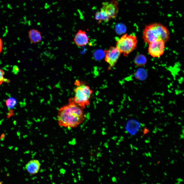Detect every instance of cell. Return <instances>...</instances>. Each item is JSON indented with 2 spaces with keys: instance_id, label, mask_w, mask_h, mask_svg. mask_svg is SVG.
Returning <instances> with one entry per match:
<instances>
[{
  "instance_id": "obj_1",
  "label": "cell",
  "mask_w": 184,
  "mask_h": 184,
  "mask_svg": "<svg viewBox=\"0 0 184 184\" xmlns=\"http://www.w3.org/2000/svg\"><path fill=\"white\" fill-rule=\"evenodd\" d=\"M85 117L83 109L73 103H69L58 111V121L62 127H76L84 122Z\"/></svg>"
},
{
  "instance_id": "obj_2",
  "label": "cell",
  "mask_w": 184,
  "mask_h": 184,
  "mask_svg": "<svg viewBox=\"0 0 184 184\" xmlns=\"http://www.w3.org/2000/svg\"><path fill=\"white\" fill-rule=\"evenodd\" d=\"M170 35L169 31L165 26L155 23L145 26L143 38L145 42L148 44L158 39L162 40L165 43L169 39Z\"/></svg>"
},
{
  "instance_id": "obj_3",
  "label": "cell",
  "mask_w": 184,
  "mask_h": 184,
  "mask_svg": "<svg viewBox=\"0 0 184 184\" xmlns=\"http://www.w3.org/2000/svg\"><path fill=\"white\" fill-rule=\"evenodd\" d=\"M77 86L74 90V97L69 99V103H74L82 109L90 104L93 91L90 87L78 81L75 83Z\"/></svg>"
},
{
  "instance_id": "obj_4",
  "label": "cell",
  "mask_w": 184,
  "mask_h": 184,
  "mask_svg": "<svg viewBox=\"0 0 184 184\" xmlns=\"http://www.w3.org/2000/svg\"><path fill=\"white\" fill-rule=\"evenodd\" d=\"M137 44V38L136 35L126 34L117 41L116 47L121 53L126 56L136 49Z\"/></svg>"
},
{
  "instance_id": "obj_5",
  "label": "cell",
  "mask_w": 184,
  "mask_h": 184,
  "mask_svg": "<svg viewBox=\"0 0 184 184\" xmlns=\"http://www.w3.org/2000/svg\"><path fill=\"white\" fill-rule=\"evenodd\" d=\"M165 42L161 39L157 40L149 44V54L153 57H159L164 54Z\"/></svg>"
},
{
  "instance_id": "obj_6",
  "label": "cell",
  "mask_w": 184,
  "mask_h": 184,
  "mask_svg": "<svg viewBox=\"0 0 184 184\" xmlns=\"http://www.w3.org/2000/svg\"><path fill=\"white\" fill-rule=\"evenodd\" d=\"M105 61L109 65V68L114 66L117 61L121 52L116 47H110L108 49L104 51Z\"/></svg>"
},
{
  "instance_id": "obj_7",
  "label": "cell",
  "mask_w": 184,
  "mask_h": 184,
  "mask_svg": "<svg viewBox=\"0 0 184 184\" xmlns=\"http://www.w3.org/2000/svg\"><path fill=\"white\" fill-rule=\"evenodd\" d=\"M119 2L118 0H112L110 2H104L101 10L107 13L111 19L117 16L119 11Z\"/></svg>"
},
{
  "instance_id": "obj_8",
  "label": "cell",
  "mask_w": 184,
  "mask_h": 184,
  "mask_svg": "<svg viewBox=\"0 0 184 184\" xmlns=\"http://www.w3.org/2000/svg\"><path fill=\"white\" fill-rule=\"evenodd\" d=\"M89 40L86 31L79 30L76 35L74 41L77 46H83L86 45L89 43Z\"/></svg>"
},
{
  "instance_id": "obj_9",
  "label": "cell",
  "mask_w": 184,
  "mask_h": 184,
  "mask_svg": "<svg viewBox=\"0 0 184 184\" xmlns=\"http://www.w3.org/2000/svg\"><path fill=\"white\" fill-rule=\"evenodd\" d=\"M41 165L39 161L37 160H32L28 162L25 166V169L31 175L35 174L40 170Z\"/></svg>"
},
{
  "instance_id": "obj_10",
  "label": "cell",
  "mask_w": 184,
  "mask_h": 184,
  "mask_svg": "<svg viewBox=\"0 0 184 184\" xmlns=\"http://www.w3.org/2000/svg\"><path fill=\"white\" fill-rule=\"evenodd\" d=\"M141 125L137 121L132 119L127 122L126 125V129L130 134L135 135L139 130Z\"/></svg>"
},
{
  "instance_id": "obj_11",
  "label": "cell",
  "mask_w": 184,
  "mask_h": 184,
  "mask_svg": "<svg viewBox=\"0 0 184 184\" xmlns=\"http://www.w3.org/2000/svg\"><path fill=\"white\" fill-rule=\"evenodd\" d=\"M29 38L30 43L34 44L40 42L42 39L40 31L35 29H31L29 31Z\"/></svg>"
},
{
  "instance_id": "obj_12",
  "label": "cell",
  "mask_w": 184,
  "mask_h": 184,
  "mask_svg": "<svg viewBox=\"0 0 184 184\" xmlns=\"http://www.w3.org/2000/svg\"><path fill=\"white\" fill-rule=\"evenodd\" d=\"M95 19L98 22V24L101 23L102 22H108L112 19L109 16L102 10L97 12L95 15Z\"/></svg>"
},
{
  "instance_id": "obj_13",
  "label": "cell",
  "mask_w": 184,
  "mask_h": 184,
  "mask_svg": "<svg viewBox=\"0 0 184 184\" xmlns=\"http://www.w3.org/2000/svg\"><path fill=\"white\" fill-rule=\"evenodd\" d=\"M135 64L137 66H141L145 65L146 62L145 57L142 55H139L136 56L135 60Z\"/></svg>"
},
{
  "instance_id": "obj_14",
  "label": "cell",
  "mask_w": 184,
  "mask_h": 184,
  "mask_svg": "<svg viewBox=\"0 0 184 184\" xmlns=\"http://www.w3.org/2000/svg\"><path fill=\"white\" fill-rule=\"evenodd\" d=\"M7 106L9 108H12L15 106L17 104L16 99L13 98L8 99L6 102Z\"/></svg>"
},
{
  "instance_id": "obj_15",
  "label": "cell",
  "mask_w": 184,
  "mask_h": 184,
  "mask_svg": "<svg viewBox=\"0 0 184 184\" xmlns=\"http://www.w3.org/2000/svg\"><path fill=\"white\" fill-rule=\"evenodd\" d=\"M4 71L0 69V85H1L4 82H6L9 83L10 81L9 80L4 78Z\"/></svg>"
},
{
  "instance_id": "obj_16",
  "label": "cell",
  "mask_w": 184,
  "mask_h": 184,
  "mask_svg": "<svg viewBox=\"0 0 184 184\" xmlns=\"http://www.w3.org/2000/svg\"><path fill=\"white\" fill-rule=\"evenodd\" d=\"M19 68L17 66H15L14 67L13 72L15 74H17L19 72Z\"/></svg>"
},
{
  "instance_id": "obj_17",
  "label": "cell",
  "mask_w": 184,
  "mask_h": 184,
  "mask_svg": "<svg viewBox=\"0 0 184 184\" xmlns=\"http://www.w3.org/2000/svg\"><path fill=\"white\" fill-rule=\"evenodd\" d=\"M3 46V41L0 38V54L1 53L2 49Z\"/></svg>"
},
{
  "instance_id": "obj_18",
  "label": "cell",
  "mask_w": 184,
  "mask_h": 184,
  "mask_svg": "<svg viewBox=\"0 0 184 184\" xmlns=\"http://www.w3.org/2000/svg\"><path fill=\"white\" fill-rule=\"evenodd\" d=\"M5 137H6V135L4 133L2 134L1 136L0 140L1 141H3L4 140Z\"/></svg>"
},
{
  "instance_id": "obj_19",
  "label": "cell",
  "mask_w": 184,
  "mask_h": 184,
  "mask_svg": "<svg viewBox=\"0 0 184 184\" xmlns=\"http://www.w3.org/2000/svg\"><path fill=\"white\" fill-rule=\"evenodd\" d=\"M149 138L148 139V140H145V143H148L150 142V139H149L150 138Z\"/></svg>"
},
{
  "instance_id": "obj_20",
  "label": "cell",
  "mask_w": 184,
  "mask_h": 184,
  "mask_svg": "<svg viewBox=\"0 0 184 184\" xmlns=\"http://www.w3.org/2000/svg\"><path fill=\"white\" fill-rule=\"evenodd\" d=\"M13 148V146H9L8 147V148L10 150H12Z\"/></svg>"
},
{
  "instance_id": "obj_21",
  "label": "cell",
  "mask_w": 184,
  "mask_h": 184,
  "mask_svg": "<svg viewBox=\"0 0 184 184\" xmlns=\"http://www.w3.org/2000/svg\"><path fill=\"white\" fill-rule=\"evenodd\" d=\"M130 147H131V149L132 150H133V146L131 144L130 145Z\"/></svg>"
},
{
  "instance_id": "obj_22",
  "label": "cell",
  "mask_w": 184,
  "mask_h": 184,
  "mask_svg": "<svg viewBox=\"0 0 184 184\" xmlns=\"http://www.w3.org/2000/svg\"><path fill=\"white\" fill-rule=\"evenodd\" d=\"M133 148L135 149L136 150H138V148L137 147L133 146Z\"/></svg>"
},
{
  "instance_id": "obj_23",
  "label": "cell",
  "mask_w": 184,
  "mask_h": 184,
  "mask_svg": "<svg viewBox=\"0 0 184 184\" xmlns=\"http://www.w3.org/2000/svg\"><path fill=\"white\" fill-rule=\"evenodd\" d=\"M148 154L149 155V156L150 157H151V153H150V152H148Z\"/></svg>"
},
{
  "instance_id": "obj_24",
  "label": "cell",
  "mask_w": 184,
  "mask_h": 184,
  "mask_svg": "<svg viewBox=\"0 0 184 184\" xmlns=\"http://www.w3.org/2000/svg\"><path fill=\"white\" fill-rule=\"evenodd\" d=\"M4 168L5 170V171H8V169H7V168L6 167H4Z\"/></svg>"
},
{
  "instance_id": "obj_25",
  "label": "cell",
  "mask_w": 184,
  "mask_h": 184,
  "mask_svg": "<svg viewBox=\"0 0 184 184\" xmlns=\"http://www.w3.org/2000/svg\"><path fill=\"white\" fill-rule=\"evenodd\" d=\"M5 160H6V162H10V160H8L7 159H5Z\"/></svg>"
},
{
  "instance_id": "obj_26",
  "label": "cell",
  "mask_w": 184,
  "mask_h": 184,
  "mask_svg": "<svg viewBox=\"0 0 184 184\" xmlns=\"http://www.w3.org/2000/svg\"><path fill=\"white\" fill-rule=\"evenodd\" d=\"M0 145L1 147H3L4 146V145L3 144H1Z\"/></svg>"
},
{
  "instance_id": "obj_27",
  "label": "cell",
  "mask_w": 184,
  "mask_h": 184,
  "mask_svg": "<svg viewBox=\"0 0 184 184\" xmlns=\"http://www.w3.org/2000/svg\"><path fill=\"white\" fill-rule=\"evenodd\" d=\"M7 176H10V174H9V173H7Z\"/></svg>"
},
{
  "instance_id": "obj_28",
  "label": "cell",
  "mask_w": 184,
  "mask_h": 184,
  "mask_svg": "<svg viewBox=\"0 0 184 184\" xmlns=\"http://www.w3.org/2000/svg\"><path fill=\"white\" fill-rule=\"evenodd\" d=\"M133 152H131V155H133Z\"/></svg>"
},
{
  "instance_id": "obj_29",
  "label": "cell",
  "mask_w": 184,
  "mask_h": 184,
  "mask_svg": "<svg viewBox=\"0 0 184 184\" xmlns=\"http://www.w3.org/2000/svg\"><path fill=\"white\" fill-rule=\"evenodd\" d=\"M123 173H124V174H125V173H126V171H123Z\"/></svg>"
},
{
  "instance_id": "obj_30",
  "label": "cell",
  "mask_w": 184,
  "mask_h": 184,
  "mask_svg": "<svg viewBox=\"0 0 184 184\" xmlns=\"http://www.w3.org/2000/svg\"><path fill=\"white\" fill-rule=\"evenodd\" d=\"M127 164H130V162H128H128H127Z\"/></svg>"
},
{
  "instance_id": "obj_31",
  "label": "cell",
  "mask_w": 184,
  "mask_h": 184,
  "mask_svg": "<svg viewBox=\"0 0 184 184\" xmlns=\"http://www.w3.org/2000/svg\"><path fill=\"white\" fill-rule=\"evenodd\" d=\"M3 183V182L2 181H1L0 182V184H2Z\"/></svg>"
},
{
  "instance_id": "obj_32",
  "label": "cell",
  "mask_w": 184,
  "mask_h": 184,
  "mask_svg": "<svg viewBox=\"0 0 184 184\" xmlns=\"http://www.w3.org/2000/svg\"><path fill=\"white\" fill-rule=\"evenodd\" d=\"M0 171L1 172V173H2L3 172V170H1Z\"/></svg>"
},
{
  "instance_id": "obj_33",
  "label": "cell",
  "mask_w": 184,
  "mask_h": 184,
  "mask_svg": "<svg viewBox=\"0 0 184 184\" xmlns=\"http://www.w3.org/2000/svg\"><path fill=\"white\" fill-rule=\"evenodd\" d=\"M149 165H152V163L151 162H150L149 163Z\"/></svg>"
},
{
  "instance_id": "obj_34",
  "label": "cell",
  "mask_w": 184,
  "mask_h": 184,
  "mask_svg": "<svg viewBox=\"0 0 184 184\" xmlns=\"http://www.w3.org/2000/svg\"><path fill=\"white\" fill-rule=\"evenodd\" d=\"M146 175H147V176H149V175L148 174H147Z\"/></svg>"
},
{
  "instance_id": "obj_35",
  "label": "cell",
  "mask_w": 184,
  "mask_h": 184,
  "mask_svg": "<svg viewBox=\"0 0 184 184\" xmlns=\"http://www.w3.org/2000/svg\"><path fill=\"white\" fill-rule=\"evenodd\" d=\"M142 165H140V166H139V167L140 168H141L142 167Z\"/></svg>"
},
{
  "instance_id": "obj_36",
  "label": "cell",
  "mask_w": 184,
  "mask_h": 184,
  "mask_svg": "<svg viewBox=\"0 0 184 184\" xmlns=\"http://www.w3.org/2000/svg\"><path fill=\"white\" fill-rule=\"evenodd\" d=\"M136 141H138V139H136Z\"/></svg>"
},
{
  "instance_id": "obj_37",
  "label": "cell",
  "mask_w": 184,
  "mask_h": 184,
  "mask_svg": "<svg viewBox=\"0 0 184 184\" xmlns=\"http://www.w3.org/2000/svg\"><path fill=\"white\" fill-rule=\"evenodd\" d=\"M6 135H8V134H7V133H6Z\"/></svg>"
},
{
  "instance_id": "obj_38",
  "label": "cell",
  "mask_w": 184,
  "mask_h": 184,
  "mask_svg": "<svg viewBox=\"0 0 184 184\" xmlns=\"http://www.w3.org/2000/svg\"></svg>"
}]
</instances>
